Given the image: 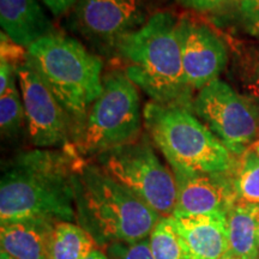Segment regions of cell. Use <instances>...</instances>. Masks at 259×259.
I'll use <instances>...</instances> for the list:
<instances>
[{"instance_id":"cell-3","label":"cell","mask_w":259,"mask_h":259,"mask_svg":"<svg viewBox=\"0 0 259 259\" xmlns=\"http://www.w3.org/2000/svg\"><path fill=\"white\" fill-rule=\"evenodd\" d=\"M178 22L170 12L158 11L119 41L114 51L125 61L126 76L154 102L191 109Z\"/></svg>"},{"instance_id":"cell-15","label":"cell","mask_w":259,"mask_h":259,"mask_svg":"<svg viewBox=\"0 0 259 259\" xmlns=\"http://www.w3.org/2000/svg\"><path fill=\"white\" fill-rule=\"evenodd\" d=\"M0 23L10 40L25 50L54 32L37 0H0Z\"/></svg>"},{"instance_id":"cell-21","label":"cell","mask_w":259,"mask_h":259,"mask_svg":"<svg viewBox=\"0 0 259 259\" xmlns=\"http://www.w3.org/2000/svg\"><path fill=\"white\" fill-rule=\"evenodd\" d=\"M238 76L244 96L259 107V48L248 51L242 57Z\"/></svg>"},{"instance_id":"cell-30","label":"cell","mask_w":259,"mask_h":259,"mask_svg":"<svg viewBox=\"0 0 259 259\" xmlns=\"http://www.w3.org/2000/svg\"><path fill=\"white\" fill-rule=\"evenodd\" d=\"M257 259H259V258H257Z\"/></svg>"},{"instance_id":"cell-6","label":"cell","mask_w":259,"mask_h":259,"mask_svg":"<svg viewBox=\"0 0 259 259\" xmlns=\"http://www.w3.org/2000/svg\"><path fill=\"white\" fill-rule=\"evenodd\" d=\"M102 84V92L73 143L76 154L97 156L139 136L143 115L138 87L121 71L107 73Z\"/></svg>"},{"instance_id":"cell-9","label":"cell","mask_w":259,"mask_h":259,"mask_svg":"<svg viewBox=\"0 0 259 259\" xmlns=\"http://www.w3.org/2000/svg\"><path fill=\"white\" fill-rule=\"evenodd\" d=\"M30 142L40 149L72 148L74 130L69 114L38 76L28 58L16 67Z\"/></svg>"},{"instance_id":"cell-12","label":"cell","mask_w":259,"mask_h":259,"mask_svg":"<svg viewBox=\"0 0 259 259\" xmlns=\"http://www.w3.org/2000/svg\"><path fill=\"white\" fill-rule=\"evenodd\" d=\"M177 184V203L173 218L210 213H228L236 203L229 171L186 173L173 170Z\"/></svg>"},{"instance_id":"cell-19","label":"cell","mask_w":259,"mask_h":259,"mask_svg":"<svg viewBox=\"0 0 259 259\" xmlns=\"http://www.w3.org/2000/svg\"><path fill=\"white\" fill-rule=\"evenodd\" d=\"M148 240L154 259H186L185 248L171 216L160 219Z\"/></svg>"},{"instance_id":"cell-29","label":"cell","mask_w":259,"mask_h":259,"mask_svg":"<svg viewBox=\"0 0 259 259\" xmlns=\"http://www.w3.org/2000/svg\"><path fill=\"white\" fill-rule=\"evenodd\" d=\"M221 259H236V258L233 257V255H232L231 253H227V254L223 255V257H222Z\"/></svg>"},{"instance_id":"cell-1","label":"cell","mask_w":259,"mask_h":259,"mask_svg":"<svg viewBox=\"0 0 259 259\" xmlns=\"http://www.w3.org/2000/svg\"><path fill=\"white\" fill-rule=\"evenodd\" d=\"M73 150L34 149L18 154L0 180V225L23 219L77 221Z\"/></svg>"},{"instance_id":"cell-8","label":"cell","mask_w":259,"mask_h":259,"mask_svg":"<svg viewBox=\"0 0 259 259\" xmlns=\"http://www.w3.org/2000/svg\"><path fill=\"white\" fill-rule=\"evenodd\" d=\"M191 111L236 156L244 154L259 135V107L221 79L199 90Z\"/></svg>"},{"instance_id":"cell-11","label":"cell","mask_w":259,"mask_h":259,"mask_svg":"<svg viewBox=\"0 0 259 259\" xmlns=\"http://www.w3.org/2000/svg\"><path fill=\"white\" fill-rule=\"evenodd\" d=\"M178 31L187 87L199 92L225 70L226 46L208 25L187 17L179 19Z\"/></svg>"},{"instance_id":"cell-14","label":"cell","mask_w":259,"mask_h":259,"mask_svg":"<svg viewBox=\"0 0 259 259\" xmlns=\"http://www.w3.org/2000/svg\"><path fill=\"white\" fill-rule=\"evenodd\" d=\"M56 222L23 219L0 225L2 251L15 259H52L51 246Z\"/></svg>"},{"instance_id":"cell-28","label":"cell","mask_w":259,"mask_h":259,"mask_svg":"<svg viewBox=\"0 0 259 259\" xmlns=\"http://www.w3.org/2000/svg\"><path fill=\"white\" fill-rule=\"evenodd\" d=\"M0 259H15V258H12L11 255H9L8 253H6V252L2 251V252H0Z\"/></svg>"},{"instance_id":"cell-23","label":"cell","mask_w":259,"mask_h":259,"mask_svg":"<svg viewBox=\"0 0 259 259\" xmlns=\"http://www.w3.org/2000/svg\"><path fill=\"white\" fill-rule=\"evenodd\" d=\"M185 8L196 12H218L233 4H239L240 0H178Z\"/></svg>"},{"instance_id":"cell-10","label":"cell","mask_w":259,"mask_h":259,"mask_svg":"<svg viewBox=\"0 0 259 259\" xmlns=\"http://www.w3.org/2000/svg\"><path fill=\"white\" fill-rule=\"evenodd\" d=\"M142 0H78L71 27L90 44L115 50L118 42L147 23Z\"/></svg>"},{"instance_id":"cell-20","label":"cell","mask_w":259,"mask_h":259,"mask_svg":"<svg viewBox=\"0 0 259 259\" xmlns=\"http://www.w3.org/2000/svg\"><path fill=\"white\" fill-rule=\"evenodd\" d=\"M18 79L0 93V127L5 137H14L21 131L25 121V111Z\"/></svg>"},{"instance_id":"cell-22","label":"cell","mask_w":259,"mask_h":259,"mask_svg":"<svg viewBox=\"0 0 259 259\" xmlns=\"http://www.w3.org/2000/svg\"><path fill=\"white\" fill-rule=\"evenodd\" d=\"M105 250L111 259H154L148 239L131 245L114 244Z\"/></svg>"},{"instance_id":"cell-7","label":"cell","mask_w":259,"mask_h":259,"mask_svg":"<svg viewBox=\"0 0 259 259\" xmlns=\"http://www.w3.org/2000/svg\"><path fill=\"white\" fill-rule=\"evenodd\" d=\"M97 164L162 218L173 215L176 178L147 139L137 138L103 151L97 155Z\"/></svg>"},{"instance_id":"cell-13","label":"cell","mask_w":259,"mask_h":259,"mask_svg":"<svg viewBox=\"0 0 259 259\" xmlns=\"http://www.w3.org/2000/svg\"><path fill=\"white\" fill-rule=\"evenodd\" d=\"M186 259H221L228 253L227 213L173 218Z\"/></svg>"},{"instance_id":"cell-16","label":"cell","mask_w":259,"mask_h":259,"mask_svg":"<svg viewBox=\"0 0 259 259\" xmlns=\"http://www.w3.org/2000/svg\"><path fill=\"white\" fill-rule=\"evenodd\" d=\"M227 234L233 257L259 258V205L236 202L227 213Z\"/></svg>"},{"instance_id":"cell-26","label":"cell","mask_w":259,"mask_h":259,"mask_svg":"<svg viewBox=\"0 0 259 259\" xmlns=\"http://www.w3.org/2000/svg\"><path fill=\"white\" fill-rule=\"evenodd\" d=\"M84 259H111V258L108 257V254H107L106 252L96 248V250H94L92 253H90L89 255H87Z\"/></svg>"},{"instance_id":"cell-24","label":"cell","mask_w":259,"mask_h":259,"mask_svg":"<svg viewBox=\"0 0 259 259\" xmlns=\"http://www.w3.org/2000/svg\"><path fill=\"white\" fill-rule=\"evenodd\" d=\"M239 6L246 29L251 34L259 36V0H240Z\"/></svg>"},{"instance_id":"cell-5","label":"cell","mask_w":259,"mask_h":259,"mask_svg":"<svg viewBox=\"0 0 259 259\" xmlns=\"http://www.w3.org/2000/svg\"><path fill=\"white\" fill-rule=\"evenodd\" d=\"M143 121L171 170L227 173L232 169L233 154L191 109L150 102L144 107Z\"/></svg>"},{"instance_id":"cell-27","label":"cell","mask_w":259,"mask_h":259,"mask_svg":"<svg viewBox=\"0 0 259 259\" xmlns=\"http://www.w3.org/2000/svg\"><path fill=\"white\" fill-rule=\"evenodd\" d=\"M250 148L252 149V150H254V151H255V153H257V154L259 155V135H258V137H257V139H255V141H254V143H253V144H252Z\"/></svg>"},{"instance_id":"cell-4","label":"cell","mask_w":259,"mask_h":259,"mask_svg":"<svg viewBox=\"0 0 259 259\" xmlns=\"http://www.w3.org/2000/svg\"><path fill=\"white\" fill-rule=\"evenodd\" d=\"M27 58L73 124V143L102 92V61L80 42L52 32L27 48Z\"/></svg>"},{"instance_id":"cell-2","label":"cell","mask_w":259,"mask_h":259,"mask_svg":"<svg viewBox=\"0 0 259 259\" xmlns=\"http://www.w3.org/2000/svg\"><path fill=\"white\" fill-rule=\"evenodd\" d=\"M74 192L77 222L93 236L99 248L147 240L162 218L99 164L79 160Z\"/></svg>"},{"instance_id":"cell-25","label":"cell","mask_w":259,"mask_h":259,"mask_svg":"<svg viewBox=\"0 0 259 259\" xmlns=\"http://www.w3.org/2000/svg\"><path fill=\"white\" fill-rule=\"evenodd\" d=\"M47 9L57 17L66 14L69 10L77 4L78 0H42Z\"/></svg>"},{"instance_id":"cell-18","label":"cell","mask_w":259,"mask_h":259,"mask_svg":"<svg viewBox=\"0 0 259 259\" xmlns=\"http://www.w3.org/2000/svg\"><path fill=\"white\" fill-rule=\"evenodd\" d=\"M236 202L259 205V155L248 148L229 170Z\"/></svg>"},{"instance_id":"cell-17","label":"cell","mask_w":259,"mask_h":259,"mask_svg":"<svg viewBox=\"0 0 259 259\" xmlns=\"http://www.w3.org/2000/svg\"><path fill=\"white\" fill-rule=\"evenodd\" d=\"M96 248V241L78 223L63 221L54 225L52 259H84Z\"/></svg>"}]
</instances>
